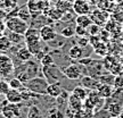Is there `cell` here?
Returning <instances> with one entry per match:
<instances>
[{
  "instance_id": "6da1fadb",
  "label": "cell",
  "mask_w": 123,
  "mask_h": 118,
  "mask_svg": "<svg viewBox=\"0 0 123 118\" xmlns=\"http://www.w3.org/2000/svg\"><path fill=\"white\" fill-rule=\"evenodd\" d=\"M41 38H40V30L37 27L31 26L27 28V31L24 34V42L26 44L32 55L34 56L37 53L42 50V45H41Z\"/></svg>"
},
{
  "instance_id": "7a4b0ae2",
  "label": "cell",
  "mask_w": 123,
  "mask_h": 118,
  "mask_svg": "<svg viewBox=\"0 0 123 118\" xmlns=\"http://www.w3.org/2000/svg\"><path fill=\"white\" fill-rule=\"evenodd\" d=\"M48 82L43 76H35L33 79H30L24 83V86L34 94H39V96H44L47 93V86H48Z\"/></svg>"
},
{
  "instance_id": "3957f363",
  "label": "cell",
  "mask_w": 123,
  "mask_h": 118,
  "mask_svg": "<svg viewBox=\"0 0 123 118\" xmlns=\"http://www.w3.org/2000/svg\"><path fill=\"white\" fill-rule=\"evenodd\" d=\"M42 73H43V77L47 79V82L49 84L50 83H61V81L63 77H65L63 74V70L59 69V67L57 65H53L50 66H42Z\"/></svg>"
},
{
  "instance_id": "277c9868",
  "label": "cell",
  "mask_w": 123,
  "mask_h": 118,
  "mask_svg": "<svg viewBox=\"0 0 123 118\" xmlns=\"http://www.w3.org/2000/svg\"><path fill=\"white\" fill-rule=\"evenodd\" d=\"M29 24L26 22H24L23 19H21L17 16H13V17H8L6 21V28L8 31L18 33V34H25V32L29 28Z\"/></svg>"
},
{
  "instance_id": "5b68a950",
  "label": "cell",
  "mask_w": 123,
  "mask_h": 118,
  "mask_svg": "<svg viewBox=\"0 0 123 118\" xmlns=\"http://www.w3.org/2000/svg\"><path fill=\"white\" fill-rule=\"evenodd\" d=\"M15 72V65L12 57L8 55L1 52L0 53V76L7 79Z\"/></svg>"
},
{
  "instance_id": "8992f818",
  "label": "cell",
  "mask_w": 123,
  "mask_h": 118,
  "mask_svg": "<svg viewBox=\"0 0 123 118\" xmlns=\"http://www.w3.org/2000/svg\"><path fill=\"white\" fill-rule=\"evenodd\" d=\"M72 10L76 15H89L91 13L92 7L89 0H73Z\"/></svg>"
},
{
  "instance_id": "52a82bcc",
  "label": "cell",
  "mask_w": 123,
  "mask_h": 118,
  "mask_svg": "<svg viewBox=\"0 0 123 118\" xmlns=\"http://www.w3.org/2000/svg\"><path fill=\"white\" fill-rule=\"evenodd\" d=\"M89 15H90V17L92 19V23H95V24L99 25V26L105 25L107 21H108V18H110V14L107 13L106 10L98 8V7L96 9H92L91 13Z\"/></svg>"
},
{
  "instance_id": "ba28073f",
  "label": "cell",
  "mask_w": 123,
  "mask_h": 118,
  "mask_svg": "<svg viewBox=\"0 0 123 118\" xmlns=\"http://www.w3.org/2000/svg\"><path fill=\"white\" fill-rule=\"evenodd\" d=\"M63 74L66 79H71V81H76V79H81V75H82V72H81V68H80V64H71L67 67H65L63 69Z\"/></svg>"
},
{
  "instance_id": "9c48e42d",
  "label": "cell",
  "mask_w": 123,
  "mask_h": 118,
  "mask_svg": "<svg viewBox=\"0 0 123 118\" xmlns=\"http://www.w3.org/2000/svg\"><path fill=\"white\" fill-rule=\"evenodd\" d=\"M1 114L6 118H18L21 117V109L18 105L15 103H7L1 108Z\"/></svg>"
},
{
  "instance_id": "30bf717a",
  "label": "cell",
  "mask_w": 123,
  "mask_h": 118,
  "mask_svg": "<svg viewBox=\"0 0 123 118\" xmlns=\"http://www.w3.org/2000/svg\"><path fill=\"white\" fill-rule=\"evenodd\" d=\"M56 36H57V32L51 25H43L40 27V38L43 42L48 43Z\"/></svg>"
},
{
  "instance_id": "8fae6325",
  "label": "cell",
  "mask_w": 123,
  "mask_h": 118,
  "mask_svg": "<svg viewBox=\"0 0 123 118\" xmlns=\"http://www.w3.org/2000/svg\"><path fill=\"white\" fill-rule=\"evenodd\" d=\"M81 86L88 89V90H92V91H97V89L99 88L100 82L98 81V79H95L90 75H84L83 77L81 79Z\"/></svg>"
},
{
  "instance_id": "7c38bea8",
  "label": "cell",
  "mask_w": 123,
  "mask_h": 118,
  "mask_svg": "<svg viewBox=\"0 0 123 118\" xmlns=\"http://www.w3.org/2000/svg\"><path fill=\"white\" fill-rule=\"evenodd\" d=\"M24 73L26 75L27 81L30 79H33L35 76H38V73H39V64H38L37 61H32V59L29 60L26 66H25Z\"/></svg>"
},
{
  "instance_id": "4fadbf2b",
  "label": "cell",
  "mask_w": 123,
  "mask_h": 118,
  "mask_svg": "<svg viewBox=\"0 0 123 118\" xmlns=\"http://www.w3.org/2000/svg\"><path fill=\"white\" fill-rule=\"evenodd\" d=\"M6 100L9 103H15V105H18L23 101L22 98V93L19 90H15V89H10L8 91V93L6 94Z\"/></svg>"
},
{
  "instance_id": "5bb4252c",
  "label": "cell",
  "mask_w": 123,
  "mask_h": 118,
  "mask_svg": "<svg viewBox=\"0 0 123 118\" xmlns=\"http://www.w3.org/2000/svg\"><path fill=\"white\" fill-rule=\"evenodd\" d=\"M68 58H71L72 60H79L81 58L86 57L84 55V49L82 47H80L79 44H75L73 47H71L68 52H67Z\"/></svg>"
},
{
  "instance_id": "9a60e30c",
  "label": "cell",
  "mask_w": 123,
  "mask_h": 118,
  "mask_svg": "<svg viewBox=\"0 0 123 118\" xmlns=\"http://www.w3.org/2000/svg\"><path fill=\"white\" fill-rule=\"evenodd\" d=\"M105 109H107V111L110 112L111 116L114 117H119L120 114L122 112L123 110V105L121 103H116V102H110V103H105Z\"/></svg>"
},
{
  "instance_id": "2e32d148",
  "label": "cell",
  "mask_w": 123,
  "mask_h": 118,
  "mask_svg": "<svg viewBox=\"0 0 123 118\" xmlns=\"http://www.w3.org/2000/svg\"><path fill=\"white\" fill-rule=\"evenodd\" d=\"M16 57H17L18 60L22 61V62H27L29 60H31L33 58V55L29 50L27 47H22V48H19L16 51Z\"/></svg>"
},
{
  "instance_id": "e0dca14e",
  "label": "cell",
  "mask_w": 123,
  "mask_h": 118,
  "mask_svg": "<svg viewBox=\"0 0 123 118\" xmlns=\"http://www.w3.org/2000/svg\"><path fill=\"white\" fill-rule=\"evenodd\" d=\"M114 91V86L110 85V84H100L99 88L97 89V93L98 96L103 98V99H107L112 96V93Z\"/></svg>"
},
{
  "instance_id": "ac0fdd59",
  "label": "cell",
  "mask_w": 123,
  "mask_h": 118,
  "mask_svg": "<svg viewBox=\"0 0 123 118\" xmlns=\"http://www.w3.org/2000/svg\"><path fill=\"white\" fill-rule=\"evenodd\" d=\"M67 105L71 109H73L74 111H79L83 108V101L80 100L79 98H76L75 96H73L71 93L68 96V99H67Z\"/></svg>"
},
{
  "instance_id": "d6986e66",
  "label": "cell",
  "mask_w": 123,
  "mask_h": 118,
  "mask_svg": "<svg viewBox=\"0 0 123 118\" xmlns=\"http://www.w3.org/2000/svg\"><path fill=\"white\" fill-rule=\"evenodd\" d=\"M63 92L61 83H50L47 86V96H51V98H57L61 96V93Z\"/></svg>"
},
{
  "instance_id": "ffe728a7",
  "label": "cell",
  "mask_w": 123,
  "mask_h": 118,
  "mask_svg": "<svg viewBox=\"0 0 123 118\" xmlns=\"http://www.w3.org/2000/svg\"><path fill=\"white\" fill-rule=\"evenodd\" d=\"M75 25L82 26L84 28H88L92 24V19L90 17V15H76L75 17Z\"/></svg>"
},
{
  "instance_id": "44dd1931",
  "label": "cell",
  "mask_w": 123,
  "mask_h": 118,
  "mask_svg": "<svg viewBox=\"0 0 123 118\" xmlns=\"http://www.w3.org/2000/svg\"><path fill=\"white\" fill-rule=\"evenodd\" d=\"M110 102H116V103L123 105V91L117 90V89H114L112 96L110 98L105 99V103H110Z\"/></svg>"
},
{
  "instance_id": "7402d4cb",
  "label": "cell",
  "mask_w": 123,
  "mask_h": 118,
  "mask_svg": "<svg viewBox=\"0 0 123 118\" xmlns=\"http://www.w3.org/2000/svg\"><path fill=\"white\" fill-rule=\"evenodd\" d=\"M17 17H19L21 19H23L24 22H30L32 19V13L30 11V9L27 8V6H23L21 8L17 9Z\"/></svg>"
},
{
  "instance_id": "603a6c76",
  "label": "cell",
  "mask_w": 123,
  "mask_h": 118,
  "mask_svg": "<svg viewBox=\"0 0 123 118\" xmlns=\"http://www.w3.org/2000/svg\"><path fill=\"white\" fill-rule=\"evenodd\" d=\"M90 90H88V89L83 88V86H75L74 89H73V91H72V94L73 96H75L76 98H79L80 100L84 101L86 99H87V96H88V93Z\"/></svg>"
},
{
  "instance_id": "cb8c5ba5",
  "label": "cell",
  "mask_w": 123,
  "mask_h": 118,
  "mask_svg": "<svg viewBox=\"0 0 123 118\" xmlns=\"http://www.w3.org/2000/svg\"><path fill=\"white\" fill-rule=\"evenodd\" d=\"M12 47H13V43H12V41L9 40L8 36L6 34L1 35V36H0V51H1V52H6V51L10 50Z\"/></svg>"
},
{
  "instance_id": "d4e9b609",
  "label": "cell",
  "mask_w": 123,
  "mask_h": 118,
  "mask_svg": "<svg viewBox=\"0 0 123 118\" xmlns=\"http://www.w3.org/2000/svg\"><path fill=\"white\" fill-rule=\"evenodd\" d=\"M72 4H73V1H71V0H57L56 8L59 9L62 13H65L67 10L72 9Z\"/></svg>"
},
{
  "instance_id": "484cf974",
  "label": "cell",
  "mask_w": 123,
  "mask_h": 118,
  "mask_svg": "<svg viewBox=\"0 0 123 118\" xmlns=\"http://www.w3.org/2000/svg\"><path fill=\"white\" fill-rule=\"evenodd\" d=\"M98 81L101 84H110L114 86V81H115V76L114 74H110V73H106V74L101 75L98 77Z\"/></svg>"
},
{
  "instance_id": "4316f807",
  "label": "cell",
  "mask_w": 123,
  "mask_h": 118,
  "mask_svg": "<svg viewBox=\"0 0 123 118\" xmlns=\"http://www.w3.org/2000/svg\"><path fill=\"white\" fill-rule=\"evenodd\" d=\"M61 35L64 36L65 39H71V38H73L75 35V26L66 25V26L61 31Z\"/></svg>"
},
{
  "instance_id": "83f0119b",
  "label": "cell",
  "mask_w": 123,
  "mask_h": 118,
  "mask_svg": "<svg viewBox=\"0 0 123 118\" xmlns=\"http://www.w3.org/2000/svg\"><path fill=\"white\" fill-rule=\"evenodd\" d=\"M6 35L9 38V40L12 41L13 44H18V43H21V42L24 41V35L15 33V32H12V31H9L8 34H6Z\"/></svg>"
},
{
  "instance_id": "f1b7e54d",
  "label": "cell",
  "mask_w": 123,
  "mask_h": 118,
  "mask_svg": "<svg viewBox=\"0 0 123 118\" xmlns=\"http://www.w3.org/2000/svg\"><path fill=\"white\" fill-rule=\"evenodd\" d=\"M9 85H10V89H15V90H24L25 86H24V83H23L18 77H14V79H10L8 81Z\"/></svg>"
},
{
  "instance_id": "f546056e",
  "label": "cell",
  "mask_w": 123,
  "mask_h": 118,
  "mask_svg": "<svg viewBox=\"0 0 123 118\" xmlns=\"http://www.w3.org/2000/svg\"><path fill=\"white\" fill-rule=\"evenodd\" d=\"M75 15H76V14H75L73 10H67V11H65V13H63L61 21L62 22H66V23L74 22L75 21Z\"/></svg>"
},
{
  "instance_id": "4dcf8cb0",
  "label": "cell",
  "mask_w": 123,
  "mask_h": 118,
  "mask_svg": "<svg viewBox=\"0 0 123 118\" xmlns=\"http://www.w3.org/2000/svg\"><path fill=\"white\" fill-rule=\"evenodd\" d=\"M0 5L5 10H10V9H15L16 7V0H0Z\"/></svg>"
},
{
  "instance_id": "1f68e13d",
  "label": "cell",
  "mask_w": 123,
  "mask_h": 118,
  "mask_svg": "<svg viewBox=\"0 0 123 118\" xmlns=\"http://www.w3.org/2000/svg\"><path fill=\"white\" fill-rule=\"evenodd\" d=\"M40 64H41V66H50L55 64V60L50 53H44L43 57L40 59Z\"/></svg>"
},
{
  "instance_id": "d6a6232c",
  "label": "cell",
  "mask_w": 123,
  "mask_h": 118,
  "mask_svg": "<svg viewBox=\"0 0 123 118\" xmlns=\"http://www.w3.org/2000/svg\"><path fill=\"white\" fill-rule=\"evenodd\" d=\"M27 118H42L40 109L35 106L31 107L29 109V112H27Z\"/></svg>"
},
{
  "instance_id": "836d02e7",
  "label": "cell",
  "mask_w": 123,
  "mask_h": 118,
  "mask_svg": "<svg viewBox=\"0 0 123 118\" xmlns=\"http://www.w3.org/2000/svg\"><path fill=\"white\" fill-rule=\"evenodd\" d=\"M10 90V85H9V82L6 81V79H0V94L1 96H6L8 91Z\"/></svg>"
},
{
  "instance_id": "e575fe53",
  "label": "cell",
  "mask_w": 123,
  "mask_h": 118,
  "mask_svg": "<svg viewBox=\"0 0 123 118\" xmlns=\"http://www.w3.org/2000/svg\"><path fill=\"white\" fill-rule=\"evenodd\" d=\"M48 15H49V17L53 18L54 21H61L63 13H62L59 9L53 8V9H50V10H49V14H48Z\"/></svg>"
},
{
  "instance_id": "d590c367",
  "label": "cell",
  "mask_w": 123,
  "mask_h": 118,
  "mask_svg": "<svg viewBox=\"0 0 123 118\" xmlns=\"http://www.w3.org/2000/svg\"><path fill=\"white\" fill-rule=\"evenodd\" d=\"M95 51H96L98 55H100V56H105L106 53V44L103 42V41H100L99 43H97L95 47Z\"/></svg>"
},
{
  "instance_id": "8d00e7d4",
  "label": "cell",
  "mask_w": 123,
  "mask_h": 118,
  "mask_svg": "<svg viewBox=\"0 0 123 118\" xmlns=\"http://www.w3.org/2000/svg\"><path fill=\"white\" fill-rule=\"evenodd\" d=\"M87 31H88L89 35H98L100 33V26L97 25V24H95V23H92L91 25L87 28Z\"/></svg>"
},
{
  "instance_id": "74e56055",
  "label": "cell",
  "mask_w": 123,
  "mask_h": 118,
  "mask_svg": "<svg viewBox=\"0 0 123 118\" xmlns=\"http://www.w3.org/2000/svg\"><path fill=\"white\" fill-rule=\"evenodd\" d=\"M114 89H117V90L123 91V74L119 75V76H115Z\"/></svg>"
},
{
  "instance_id": "f35d334b",
  "label": "cell",
  "mask_w": 123,
  "mask_h": 118,
  "mask_svg": "<svg viewBox=\"0 0 123 118\" xmlns=\"http://www.w3.org/2000/svg\"><path fill=\"white\" fill-rule=\"evenodd\" d=\"M75 34L78 35V36H87V35H89L87 28H84L82 26H79V25L75 26Z\"/></svg>"
},
{
  "instance_id": "ab89813d",
  "label": "cell",
  "mask_w": 123,
  "mask_h": 118,
  "mask_svg": "<svg viewBox=\"0 0 123 118\" xmlns=\"http://www.w3.org/2000/svg\"><path fill=\"white\" fill-rule=\"evenodd\" d=\"M76 44H79L80 47H82V48L87 47L89 44V38H87V36H79L78 41H76Z\"/></svg>"
},
{
  "instance_id": "60d3db41",
  "label": "cell",
  "mask_w": 123,
  "mask_h": 118,
  "mask_svg": "<svg viewBox=\"0 0 123 118\" xmlns=\"http://www.w3.org/2000/svg\"><path fill=\"white\" fill-rule=\"evenodd\" d=\"M119 118H123V110H122V112H121V114H120Z\"/></svg>"
},
{
  "instance_id": "b9f144b4",
  "label": "cell",
  "mask_w": 123,
  "mask_h": 118,
  "mask_svg": "<svg viewBox=\"0 0 123 118\" xmlns=\"http://www.w3.org/2000/svg\"><path fill=\"white\" fill-rule=\"evenodd\" d=\"M108 118H119V117H114V116H110Z\"/></svg>"
},
{
  "instance_id": "7bdbcfd3",
  "label": "cell",
  "mask_w": 123,
  "mask_h": 118,
  "mask_svg": "<svg viewBox=\"0 0 123 118\" xmlns=\"http://www.w3.org/2000/svg\"><path fill=\"white\" fill-rule=\"evenodd\" d=\"M47 1H57V0H47Z\"/></svg>"
},
{
  "instance_id": "ee69618b",
  "label": "cell",
  "mask_w": 123,
  "mask_h": 118,
  "mask_svg": "<svg viewBox=\"0 0 123 118\" xmlns=\"http://www.w3.org/2000/svg\"><path fill=\"white\" fill-rule=\"evenodd\" d=\"M1 35H2V33H1V32H0V36H1Z\"/></svg>"
},
{
  "instance_id": "f6af8a7d",
  "label": "cell",
  "mask_w": 123,
  "mask_h": 118,
  "mask_svg": "<svg viewBox=\"0 0 123 118\" xmlns=\"http://www.w3.org/2000/svg\"><path fill=\"white\" fill-rule=\"evenodd\" d=\"M1 96H1V94H0V98H1Z\"/></svg>"
}]
</instances>
